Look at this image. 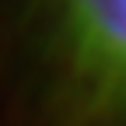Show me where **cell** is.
<instances>
[{"label":"cell","mask_w":126,"mask_h":126,"mask_svg":"<svg viewBox=\"0 0 126 126\" xmlns=\"http://www.w3.org/2000/svg\"><path fill=\"white\" fill-rule=\"evenodd\" d=\"M42 94L56 126H126V0H32Z\"/></svg>","instance_id":"cell-1"}]
</instances>
